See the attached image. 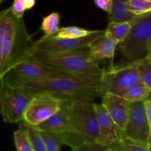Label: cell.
<instances>
[{
  "instance_id": "1",
  "label": "cell",
  "mask_w": 151,
  "mask_h": 151,
  "mask_svg": "<svg viewBox=\"0 0 151 151\" xmlns=\"http://www.w3.org/2000/svg\"><path fill=\"white\" fill-rule=\"evenodd\" d=\"M35 51L23 19L15 16L10 7L0 12V78L30 59Z\"/></svg>"
},
{
  "instance_id": "2",
  "label": "cell",
  "mask_w": 151,
  "mask_h": 151,
  "mask_svg": "<svg viewBox=\"0 0 151 151\" xmlns=\"http://www.w3.org/2000/svg\"><path fill=\"white\" fill-rule=\"evenodd\" d=\"M8 82L22 87L32 94L46 92L63 100L94 101V99L102 97L107 92L102 76L62 75L41 81Z\"/></svg>"
},
{
  "instance_id": "3",
  "label": "cell",
  "mask_w": 151,
  "mask_h": 151,
  "mask_svg": "<svg viewBox=\"0 0 151 151\" xmlns=\"http://www.w3.org/2000/svg\"><path fill=\"white\" fill-rule=\"evenodd\" d=\"M94 101L71 100L69 108L70 131L61 138L63 145L72 149L86 143H96L98 136L97 115Z\"/></svg>"
},
{
  "instance_id": "4",
  "label": "cell",
  "mask_w": 151,
  "mask_h": 151,
  "mask_svg": "<svg viewBox=\"0 0 151 151\" xmlns=\"http://www.w3.org/2000/svg\"><path fill=\"white\" fill-rule=\"evenodd\" d=\"M88 50L60 53L35 51L32 58L67 75L86 77L103 76L104 69L100 67L99 62L91 57Z\"/></svg>"
},
{
  "instance_id": "5",
  "label": "cell",
  "mask_w": 151,
  "mask_h": 151,
  "mask_svg": "<svg viewBox=\"0 0 151 151\" xmlns=\"http://www.w3.org/2000/svg\"><path fill=\"white\" fill-rule=\"evenodd\" d=\"M130 22L129 32L116 50L125 61H137L151 55V13L135 16Z\"/></svg>"
},
{
  "instance_id": "6",
  "label": "cell",
  "mask_w": 151,
  "mask_h": 151,
  "mask_svg": "<svg viewBox=\"0 0 151 151\" xmlns=\"http://www.w3.org/2000/svg\"><path fill=\"white\" fill-rule=\"evenodd\" d=\"M32 94L22 87L0 78V115L7 123L23 122L24 114Z\"/></svg>"
},
{
  "instance_id": "7",
  "label": "cell",
  "mask_w": 151,
  "mask_h": 151,
  "mask_svg": "<svg viewBox=\"0 0 151 151\" xmlns=\"http://www.w3.org/2000/svg\"><path fill=\"white\" fill-rule=\"evenodd\" d=\"M139 62V60L124 61L119 64H114L111 62L107 69H104L102 79L106 84L107 92L123 97L131 88L141 83Z\"/></svg>"
},
{
  "instance_id": "8",
  "label": "cell",
  "mask_w": 151,
  "mask_h": 151,
  "mask_svg": "<svg viewBox=\"0 0 151 151\" xmlns=\"http://www.w3.org/2000/svg\"><path fill=\"white\" fill-rule=\"evenodd\" d=\"M63 100L46 92L32 94L25 110L23 122L31 127L41 125L60 110Z\"/></svg>"
},
{
  "instance_id": "9",
  "label": "cell",
  "mask_w": 151,
  "mask_h": 151,
  "mask_svg": "<svg viewBox=\"0 0 151 151\" xmlns=\"http://www.w3.org/2000/svg\"><path fill=\"white\" fill-rule=\"evenodd\" d=\"M105 34L104 30L95 29L93 33L83 38H59L54 35L50 37L42 36L35 41L36 51L50 53H60L67 52L88 50L91 44Z\"/></svg>"
},
{
  "instance_id": "10",
  "label": "cell",
  "mask_w": 151,
  "mask_h": 151,
  "mask_svg": "<svg viewBox=\"0 0 151 151\" xmlns=\"http://www.w3.org/2000/svg\"><path fill=\"white\" fill-rule=\"evenodd\" d=\"M121 137L150 145L151 125L146 117L144 102L130 103L128 121Z\"/></svg>"
},
{
  "instance_id": "11",
  "label": "cell",
  "mask_w": 151,
  "mask_h": 151,
  "mask_svg": "<svg viewBox=\"0 0 151 151\" xmlns=\"http://www.w3.org/2000/svg\"><path fill=\"white\" fill-rule=\"evenodd\" d=\"M62 75L67 74L48 67L31 58L13 68L4 78L11 82H20L41 81Z\"/></svg>"
},
{
  "instance_id": "12",
  "label": "cell",
  "mask_w": 151,
  "mask_h": 151,
  "mask_svg": "<svg viewBox=\"0 0 151 151\" xmlns=\"http://www.w3.org/2000/svg\"><path fill=\"white\" fill-rule=\"evenodd\" d=\"M94 108L98 125V136L96 143L103 146L112 145L120 139L121 132L101 103H95Z\"/></svg>"
},
{
  "instance_id": "13",
  "label": "cell",
  "mask_w": 151,
  "mask_h": 151,
  "mask_svg": "<svg viewBox=\"0 0 151 151\" xmlns=\"http://www.w3.org/2000/svg\"><path fill=\"white\" fill-rule=\"evenodd\" d=\"M102 98V103L107 112L121 133L124 131L129 114L130 103L123 97L106 93Z\"/></svg>"
},
{
  "instance_id": "14",
  "label": "cell",
  "mask_w": 151,
  "mask_h": 151,
  "mask_svg": "<svg viewBox=\"0 0 151 151\" xmlns=\"http://www.w3.org/2000/svg\"><path fill=\"white\" fill-rule=\"evenodd\" d=\"M72 100H64L60 110L52 116L37 127H33L38 131L52 133L63 137L70 131L69 125V108Z\"/></svg>"
},
{
  "instance_id": "15",
  "label": "cell",
  "mask_w": 151,
  "mask_h": 151,
  "mask_svg": "<svg viewBox=\"0 0 151 151\" xmlns=\"http://www.w3.org/2000/svg\"><path fill=\"white\" fill-rule=\"evenodd\" d=\"M118 44L117 41L104 34L91 44L88 52L91 57L99 63L105 59L113 60Z\"/></svg>"
},
{
  "instance_id": "16",
  "label": "cell",
  "mask_w": 151,
  "mask_h": 151,
  "mask_svg": "<svg viewBox=\"0 0 151 151\" xmlns=\"http://www.w3.org/2000/svg\"><path fill=\"white\" fill-rule=\"evenodd\" d=\"M128 0H112L111 10L109 13V22H131L134 17L128 10Z\"/></svg>"
},
{
  "instance_id": "17",
  "label": "cell",
  "mask_w": 151,
  "mask_h": 151,
  "mask_svg": "<svg viewBox=\"0 0 151 151\" xmlns=\"http://www.w3.org/2000/svg\"><path fill=\"white\" fill-rule=\"evenodd\" d=\"M131 29V22H109L107 27L105 29V35L114 38L118 42L125 39Z\"/></svg>"
},
{
  "instance_id": "18",
  "label": "cell",
  "mask_w": 151,
  "mask_h": 151,
  "mask_svg": "<svg viewBox=\"0 0 151 151\" xmlns=\"http://www.w3.org/2000/svg\"><path fill=\"white\" fill-rule=\"evenodd\" d=\"M60 15L58 12H53L43 18L41 29L44 32V36L50 37L55 35L60 29Z\"/></svg>"
},
{
  "instance_id": "19",
  "label": "cell",
  "mask_w": 151,
  "mask_h": 151,
  "mask_svg": "<svg viewBox=\"0 0 151 151\" xmlns=\"http://www.w3.org/2000/svg\"><path fill=\"white\" fill-rule=\"evenodd\" d=\"M151 88L140 83L133 87L123 96L124 99L129 103L144 102L150 99Z\"/></svg>"
},
{
  "instance_id": "20",
  "label": "cell",
  "mask_w": 151,
  "mask_h": 151,
  "mask_svg": "<svg viewBox=\"0 0 151 151\" xmlns=\"http://www.w3.org/2000/svg\"><path fill=\"white\" fill-rule=\"evenodd\" d=\"M94 32V30H90V29L80 27L68 26L60 27L54 36L59 38L75 39V38H83V37L88 36Z\"/></svg>"
},
{
  "instance_id": "21",
  "label": "cell",
  "mask_w": 151,
  "mask_h": 151,
  "mask_svg": "<svg viewBox=\"0 0 151 151\" xmlns=\"http://www.w3.org/2000/svg\"><path fill=\"white\" fill-rule=\"evenodd\" d=\"M13 139L17 151H33L27 133L22 122L19 129L13 133Z\"/></svg>"
},
{
  "instance_id": "22",
  "label": "cell",
  "mask_w": 151,
  "mask_h": 151,
  "mask_svg": "<svg viewBox=\"0 0 151 151\" xmlns=\"http://www.w3.org/2000/svg\"><path fill=\"white\" fill-rule=\"evenodd\" d=\"M138 72L141 83L151 88V55L139 60Z\"/></svg>"
},
{
  "instance_id": "23",
  "label": "cell",
  "mask_w": 151,
  "mask_h": 151,
  "mask_svg": "<svg viewBox=\"0 0 151 151\" xmlns=\"http://www.w3.org/2000/svg\"><path fill=\"white\" fill-rule=\"evenodd\" d=\"M128 9L134 16H141L151 13V1L150 0H128Z\"/></svg>"
},
{
  "instance_id": "24",
  "label": "cell",
  "mask_w": 151,
  "mask_h": 151,
  "mask_svg": "<svg viewBox=\"0 0 151 151\" xmlns=\"http://www.w3.org/2000/svg\"><path fill=\"white\" fill-rule=\"evenodd\" d=\"M22 123L23 124L24 127L26 129L28 137L30 140L31 144H32L33 151H47V147H46L45 144H44V141L41 138L39 131L33 127L26 125L24 122H22Z\"/></svg>"
},
{
  "instance_id": "25",
  "label": "cell",
  "mask_w": 151,
  "mask_h": 151,
  "mask_svg": "<svg viewBox=\"0 0 151 151\" xmlns=\"http://www.w3.org/2000/svg\"><path fill=\"white\" fill-rule=\"evenodd\" d=\"M38 131L45 144L47 151H61L60 149L63 145L60 136L45 131Z\"/></svg>"
},
{
  "instance_id": "26",
  "label": "cell",
  "mask_w": 151,
  "mask_h": 151,
  "mask_svg": "<svg viewBox=\"0 0 151 151\" xmlns=\"http://www.w3.org/2000/svg\"><path fill=\"white\" fill-rule=\"evenodd\" d=\"M119 142L125 151H150V145L143 142L121 137Z\"/></svg>"
},
{
  "instance_id": "27",
  "label": "cell",
  "mask_w": 151,
  "mask_h": 151,
  "mask_svg": "<svg viewBox=\"0 0 151 151\" xmlns=\"http://www.w3.org/2000/svg\"><path fill=\"white\" fill-rule=\"evenodd\" d=\"M72 151H111V146H103L97 143H86L81 145L75 148L72 149Z\"/></svg>"
},
{
  "instance_id": "28",
  "label": "cell",
  "mask_w": 151,
  "mask_h": 151,
  "mask_svg": "<svg viewBox=\"0 0 151 151\" xmlns=\"http://www.w3.org/2000/svg\"><path fill=\"white\" fill-rule=\"evenodd\" d=\"M12 13L14 14L19 19H23L24 14L25 12L24 4V0H14L13 5L11 6Z\"/></svg>"
},
{
  "instance_id": "29",
  "label": "cell",
  "mask_w": 151,
  "mask_h": 151,
  "mask_svg": "<svg viewBox=\"0 0 151 151\" xmlns=\"http://www.w3.org/2000/svg\"><path fill=\"white\" fill-rule=\"evenodd\" d=\"M97 7L110 13L112 7V0H94Z\"/></svg>"
},
{
  "instance_id": "30",
  "label": "cell",
  "mask_w": 151,
  "mask_h": 151,
  "mask_svg": "<svg viewBox=\"0 0 151 151\" xmlns=\"http://www.w3.org/2000/svg\"><path fill=\"white\" fill-rule=\"evenodd\" d=\"M144 107H145V112L146 117H147V122L149 125H151V100H148L144 101Z\"/></svg>"
},
{
  "instance_id": "31",
  "label": "cell",
  "mask_w": 151,
  "mask_h": 151,
  "mask_svg": "<svg viewBox=\"0 0 151 151\" xmlns=\"http://www.w3.org/2000/svg\"><path fill=\"white\" fill-rule=\"evenodd\" d=\"M111 151H125L124 147H122V144L120 143L119 140L112 145H111Z\"/></svg>"
},
{
  "instance_id": "32",
  "label": "cell",
  "mask_w": 151,
  "mask_h": 151,
  "mask_svg": "<svg viewBox=\"0 0 151 151\" xmlns=\"http://www.w3.org/2000/svg\"><path fill=\"white\" fill-rule=\"evenodd\" d=\"M35 0H24V4L25 10H29L32 8L35 4Z\"/></svg>"
},
{
  "instance_id": "33",
  "label": "cell",
  "mask_w": 151,
  "mask_h": 151,
  "mask_svg": "<svg viewBox=\"0 0 151 151\" xmlns=\"http://www.w3.org/2000/svg\"><path fill=\"white\" fill-rule=\"evenodd\" d=\"M3 1V0H0V4H1V1Z\"/></svg>"
},
{
  "instance_id": "34",
  "label": "cell",
  "mask_w": 151,
  "mask_h": 151,
  "mask_svg": "<svg viewBox=\"0 0 151 151\" xmlns=\"http://www.w3.org/2000/svg\"><path fill=\"white\" fill-rule=\"evenodd\" d=\"M150 1H151V0H150Z\"/></svg>"
}]
</instances>
